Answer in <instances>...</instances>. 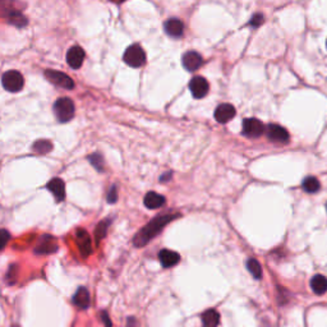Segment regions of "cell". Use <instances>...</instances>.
I'll return each mask as SVG.
<instances>
[{
	"mask_svg": "<svg viewBox=\"0 0 327 327\" xmlns=\"http://www.w3.org/2000/svg\"><path fill=\"white\" fill-rule=\"evenodd\" d=\"M76 242L82 257H89L92 253V243L89 233L83 229H78L76 233Z\"/></svg>",
	"mask_w": 327,
	"mask_h": 327,
	"instance_id": "8fae6325",
	"label": "cell"
},
{
	"mask_svg": "<svg viewBox=\"0 0 327 327\" xmlns=\"http://www.w3.org/2000/svg\"><path fill=\"white\" fill-rule=\"evenodd\" d=\"M8 22H9L10 25L15 26V27H19V28L26 27V26H27V23H28L27 18H26L25 15L22 14L21 12L14 13V14H13L12 17H10V18L8 19Z\"/></svg>",
	"mask_w": 327,
	"mask_h": 327,
	"instance_id": "484cf974",
	"label": "cell"
},
{
	"mask_svg": "<svg viewBox=\"0 0 327 327\" xmlns=\"http://www.w3.org/2000/svg\"><path fill=\"white\" fill-rule=\"evenodd\" d=\"M263 123L256 118H249L243 122V135L249 138H258L265 133Z\"/></svg>",
	"mask_w": 327,
	"mask_h": 327,
	"instance_id": "8992f818",
	"label": "cell"
},
{
	"mask_svg": "<svg viewBox=\"0 0 327 327\" xmlns=\"http://www.w3.org/2000/svg\"><path fill=\"white\" fill-rule=\"evenodd\" d=\"M189 90L194 98H203L208 93L210 85L206 78L197 76L189 82Z\"/></svg>",
	"mask_w": 327,
	"mask_h": 327,
	"instance_id": "52a82bcc",
	"label": "cell"
},
{
	"mask_svg": "<svg viewBox=\"0 0 327 327\" xmlns=\"http://www.w3.org/2000/svg\"><path fill=\"white\" fill-rule=\"evenodd\" d=\"M220 324V315L215 309H208L202 315V327H217Z\"/></svg>",
	"mask_w": 327,
	"mask_h": 327,
	"instance_id": "ffe728a7",
	"label": "cell"
},
{
	"mask_svg": "<svg viewBox=\"0 0 327 327\" xmlns=\"http://www.w3.org/2000/svg\"><path fill=\"white\" fill-rule=\"evenodd\" d=\"M143 203L147 208L150 210H156V208L161 207L164 203H165V197L159 194L156 192H148L144 196Z\"/></svg>",
	"mask_w": 327,
	"mask_h": 327,
	"instance_id": "ac0fdd59",
	"label": "cell"
},
{
	"mask_svg": "<svg viewBox=\"0 0 327 327\" xmlns=\"http://www.w3.org/2000/svg\"><path fill=\"white\" fill-rule=\"evenodd\" d=\"M182 63L183 67L186 68L188 72L197 71L203 63V59L197 51H187L182 58Z\"/></svg>",
	"mask_w": 327,
	"mask_h": 327,
	"instance_id": "5bb4252c",
	"label": "cell"
},
{
	"mask_svg": "<svg viewBox=\"0 0 327 327\" xmlns=\"http://www.w3.org/2000/svg\"><path fill=\"white\" fill-rule=\"evenodd\" d=\"M159 260L161 262L162 267L169 269V267H174L179 261H181V256L174 251H169V249H162L159 253Z\"/></svg>",
	"mask_w": 327,
	"mask_h": 327,
	"instance_id": "e0dca14e",
	"label": "cell"
},
{
	"mask_svg": "<svg viewBox=\"0 0 327 327\" xmlns=\"http://www.w3.org/2000/svg\"><path fill=\"white\" fill-rule=\"evenodd\" d=\"M110 1H113V3H116V4H120V3H124L126 0H110Z\"/></svg>",
	"mask_w": 327,
	"mask_h": 327,
	"instance_id": "836d02e7",
	"label": "cell"
},
{
	"mask_svg": "<svg viewBox=\"0 0 327 327\" xmlns=\"http://www.w3.org/2000/svg\"><path fill=\"white\" fill-rule=\"evenodd\" d=\"M101 320L104 322L105 327H111V321L110 318H109V315L106 312H101Z\"/></svg>",
	"mask_w": 327,
	"mask_h": 327,
	"instance_id": "4dcf8cb0",
	"label": "cell"
},
{
	"mask_svg": "<svg viewBox=\"0 0 327 327\" xmlns=\"http://www.w3.org/2000/svg\"><path fill=\"white\" fill-rule=\"evenodd\" d=\"M126 64H128L132 68H140L146 63V54H144L143 49L138 44L129 46L128 49L124 52L123 56Z\"/></svg>",
	"mask_w": 327,
	"mask_h": 327,
	"instance_id": "3957f363",
	"label": "cell"
},
{
	"mask_svg": "<svg viewBox=\"0 0 327 327\" xmlns=\"http://www.w3.org/2000/svg\"><path fill=\"white\" fill-rule=\"evenodd\" d=\"M47 189L52 193V196H54L56 202H61L65 198V184L59 178H54L49 182Z\"/></svg>",
	"mask_w": 327,
	"mask_h": 327,
	"instance_id": "2e32d148",
	"label": "cell"
},
{
	"mask_svg": "<svg viewBox=\"0 0 327 327\" xmlns=\"http://www.w3.org/2000/svg\"><path fill=\"white\" fill-rule=\"evenodd\" d=\"M303 189L306 190L307 193H316L320 190L321 188V184H320V181H318L317 178L315 177H307L304 178V181L302 183Z\"/></svg>",
	"mask_w": 327,
	"mask_h": 327,
	"instance_id": "7402d4cb",
	"label": "cell"
},
{
	"mask_svg": "<svg viewBox=\"0 0 327 327\" xmlns=\"http://www.w3.org/2000/svg\"><path fill=\"white\" fill-rule=\"evenodd\" d=\"M10 239V234L8 230L5 229H0V251L5 248V245L8 244Z\"/></svg>",
	"mask_w": 327,
	"mask_h": 327,
	"instance_id": "83f0119b",
	"label": "cell"
},
{
	"mask_svg": "<svg viewBox=\"0 0 327 327\" xmlns=\"http://www.w3.org/2000/svg\"><path fill=\"white\" fill-rule=\"evenodd\" d=\"M85 50L81 46H72L67 52V63L73 69H78V68L82 67L83 61H85Z\"/></svg>",
	"mask_w": 327,
	"mask_h": 327,
	"instance_id": "7c38bea8",
	"label": "cell"
},
{
	"mask_svg": "<svg viewBox=\"0 0 327 327\" xmlns=\"http://www.w3.org/2000/svg\"><path fill=\"white\" fill-rule=\"evenodd\" d=\"M326 208H327V205H326Z\"/></svg>",
	"mask_w": 327,
	"mask_h": 327,
	"instance_id": "e575fe53",
	"label": "cell"
},
{
	"mask_svg": "<svg viewBox=\"0 0 327 327\" xmlns=\"http://www.w3.org/2000/svg\"><path fill=\"white\" fill-rule=\"evenodd\" d=\"M326 45H327V43H326Z\"/></svg>",
	"mask_w": 327,
	"mask_h": 327,
	"instance_id": "d590c367",
	"label": "cell"
},
{
	"mask_svg": "<svg viewBox=\"0 0 327 327\" xmlns=\"http://www.w3.org/2000/svg\"><path fill=\"white\" fill-rule=\"evenodd\" d=\"M58 251V240L51 235H43L35 248L36 254H50Z\"/></svg>",
	"mask_w": 327,
	"mask_h": 327,
	"instance_id": "9c48e42d",
	"label": "cell"
},
{
	"mask_svg": "<svg viewBox=\"0 0 327 327\" xmlns=\"http://www.w3.org/2000/svg\"><path fill=\"white\" fill-rule=\"evenodd\" d=\"M44 74H45L46 80L49 81V82H51L52 85H55L58 86V87H61V89H65V90H73L74 81L72 80L68 74L59 71H51V69L45 71V73Z\"/></svg>",
	"mask_w": 327,
	"mask_h": 327,
	"instance_id": "5b68a950",
	"label": "cell"
},
{
	"mask_svg": "<svg viewBox=\"0 0 327 327\" xmlns=\"http://www.w3.org/2000/svg\"><path fill=\"white\" fill-rule=\"evenodd\" d=\"M32 148H34L35 152L44 155V153H47L52 150V144L50 141H46V140H40V141L35 142L34 146H32Z\"/></svg>",
	"mask_w": 327,
	"mask_h": 327,
	"instance_id": "d4e9b609",
	"label": "cell"
},
{
	"mask_svg": "<svg viewBox=\"0 0 327 327\" xmlns=\"http://www.w3.org/2000/svg\"><path fill=\"white\" fill-rule=\"evenodd\" d=\"M76 113L74 102L68 97H60L54 102V114L60 123H67L72 120Z\"/></svg>",
	"mask_w": 327,
	"mask_h": 327,
	"instance_id": "7a4b0ae2",
	"label": "cell"
},
{
	"mask_svg": "<svg viewBox=\"0 0 327 327\" xmlns=\"http://www.w3.org/2000/svg\"><path fill=\"white\" fill-rule=\"evenodd\" d=\"M1 85L8 92H18L23 89L25 80L18 71H8L1 77Z\"/></svg>",
	"mask_w": 327,
	"mask_h": 327,
	"instance_id": "277c9868",
	"label": "cell"
},
{
	"mask_svg": "<svg viewBox=\"0 0 327 327\" xmlns=\"http://www.w3.org/2000/svg\"><path fill=\"white\" fill-rule=\"evenodd\" d=\"M247 269L248 271L251 272L252 276L254 279H261L262 278V267H261L260 262L257 260H253V258H249L247 261Z\"/></svg>",
	"mask_w": 327,
	"mask_h": 327,
	"instance_id": "cb8c5ba5",
	"label": "cell"
},
{
	"mask_svg": "<svg viewBox=\"0 0 327 327\" xmlns=\"http://www.w3.org/2000/svg\"><path fill=\"white\" fill-rule=\"evenodd\" d=\"M267 137L270 141L272 142H279V143H285L289 141V133L285 128H282L279 124H270L265 128Z\"/></svg>",
	"mask_w": 327,
	"mask_h": 327,
	"instance_id": "30bf717a",
	"label": "cell"
},
{
	"mask_svg": "<svg viewBox=\"0 0 327 327\" xmlns=\"http://www.w3.org/2000/svg\"><path fill=\"white\" fill-rule=\"evenodd\" d=\"M89 161L91 162V165L98 171H104V159L100 153H92L89 156Z\"/></svg>",
	"mask_w": 327,
	"mask_h": 327,
	"instance_id": "4316f807",
	"label": "cell"
},
{
	"mask_svg": "<svg viewBox=\"0 0 327 327\" xmlns=\"http://www.w3.org/2000/svg\"><path fill=\"white\" fill-rule=\"evenodd\" d=\"M110 223H111L110 219H105V220L100 221V223L97 224V227H96L95 229V240L97 244L105 238V236H106V233L107 229H109Z\"/></svg>",
	"mask_w": 327,
	"mask_h": 327,
	"instance_id": "603a6c76",
	"label": "cell"
},
{
	"mask_svg": "<svg viewBox=\"0 0 327 327\" xmlns=\"http://www.w3.org/2000/svg\"><path fill=\"white\" fill-rule=\"evenodd\" d=\"M107 202L109 203H115L118 201V189H116V187L113 186L107 192V197H106Z\"/></svg>",
	"mask_w": 327,
	"mask_h": 327,
	"instance_id": "f1b7e54d",
	"label": "cell"
},
{
	"mask_svg": "<svg viewBox=\"0 0 327 327\" xmlns=\"http://www.w3.org/2000/svg\"><path fill=\"white\" fill-rule=\"evenodd\" d=\"M178 216H181V215L162 214L160 215V216H156L155 219H152L150 223L147 224L146 227L142 228V229L136 234L135 239H133V244H135L136 247H144V245L148 242H151L169 223L175 220Z\"/></svg>",
	"mask_w": 327,
	"mask_h": 327,
	"instance_id": "6da1fadb",
	"label": "cell"
},
{
	"mask_svg": "<svg viewBox=\"0 0 327 327\" xmlns=\"http://www.w3.org/2000/svg\"><path fill=\"white\" fill-rule=\"evenodd\" d=\"M127 327H137V321L133 317H129L127 321Z\"/></svg>",
	"mask_w": 327,
	"mask_h": 327,
	"instance_id": "1f68e13d",
	"label": "cell"
},
{
	"mask_svg": "<svg viewBox=\"0 0 327 327\" xmlns=\"http://www.w3.org/2000/svg\"><path fill=\"white\" fill-rule=\"evenodd\" d=\"M170 177H171V173H166L165 175H162L161 179H160V181H161V182H168V181H170Z\"/></svg>",
	"mask_w": 327,
	"mask_h": 327,
	"instance_id": "d6a6232c",
	"label": "cell"
},
{
	"mask_svg": "<svg viewBox=\"0 0 327 327\" xmlns=\"http://www.w3.org/2000/svg\"><path fill=\"white\" fill-rule=\"evenodd\" d=\"M311 287L315 294L322 295L327 291V278L324 275H315L311 280Z\"/></svg>",
	"mask_w": 327,
	"mask_h": 327,
	"instance_id": "44dd1931",
	"label": "cell"
},
{
	"mask_svg": "<svg viewBox=\"0 0 327 327\" xmlns=\"http://www.w3.org/2000/svg\"><path fill=\"white\" fill-rule=\"evenodd\" d=\"M74 306L80 309H87L90 307V293L86 287L81 286L73 297Z\"/></svg>",
	"mask_w": 327,
	"mask_h": 327,
	"instance_id": "d6986e66",
	"label": "cell"
},
{
	"mask_svg": "<svg viewBox=\"0 0 327 327\" xmlns=\"http://www.w3.org/2000/svg\"><path fill=\"white\" fill-rule=\"evenodd\" d=\"M262 22H263V15L261 14V13H258V14H254L253 17H252L251 26L252 27H260V26L262 25Z\"/></svg>",
	"mask_w": 327,
	"mask_h": 327,
	"instance_id": "f546056e",
	"label": "cell"
},
{
	"mask_svg": "<svg viewBox=\"0 0 327 327\" xmlns=\"http://www.w3.org/2000/svg\"><path fill=\"white\" fill-rule=\"evenodd\" d=\"M236 110L235 107L230 104H221L216 107L215 110V119L221 124L230 122L235 116Z\"/></svg>",
	"mask_w": 327,
	"mask_h": 327,
	"instance_id": "4fadbf2b",
	"label": "cell"
},
{
	"mask_svg": "<svg viewBox=\"0 0 327 327\" xmlns=\"http://www.w3.org/2000/svg\"><path fill=\"white\" fill-rule=\"evenodd\" d=\"M25 4L18 0H0V18L9 19L14 13L21 12Z\"/></svg>",
	"mask_w": 327,
	"mask_h": 327,
	"instance_id": "ba28073f",
	"label": "cell"
},
{
	"mask_svg": "<svg viewBox=\"0 0 327 327\" xmlns=\"http://www.w3.org/2000/svg\"><path fill=\"white\" fill-rule=\"evenodd\" d=\"M164 28H165L166 34L170 37H174V39H179L184 32L183 22L177 18L168 19V21L164 23Z\"/></svg>",
	"mask_w": 327,
	"mask_h": 327,
	"instance_id": "9a60e30c",
	"label": "cell"
}]
</instances>
